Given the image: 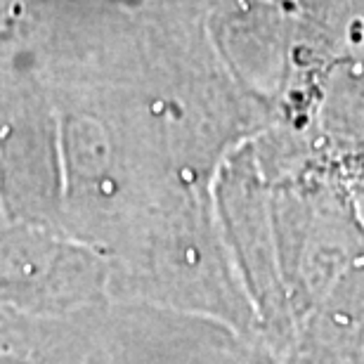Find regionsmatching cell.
I'll use <instances>...</instances> for the list:
<instances>
[{
    "mask_svg": "<svg viewBox=\"0 0 364 364\" xmlns=\"http://www.w3.org/2000/svg\"><path fill=\"white\" fill-rule=\"evenodd\" d=\"M92 322L81 364H284L267 341L199 312L119 303Z\"/></svg>",
    "mask_w": 364,
    "mask_h": 364,
    "instance_id": "obj_1",
    "label": "cell"
}]
</instances>
